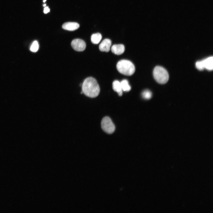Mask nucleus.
<instances>
[{"label":"nucleus","mask_w":213,"mask_h":213,"mask_svg":"<svg viewBox=\"0 0 213 213\" xmlns=\"http://www.w3.org/2000/svg\"><path fill=\"white\" fill-rule=\"evenodd\" d=\"M82 92L86 96L95 98L99 94L100 87L96 80L92 77L86 78L82 85Z\"/></svg>","instance_id":"nucleus-1"},{"label":"nucleus","mask_w":213,"mask_h":213,"mask_svg":"<svg viewBox=\"0 0 213 213\" xmlns=\"http://www.w3.org/2000/svg\"><path fill=\"white\" fill-rule=\"evenodd\" d=\"M116 67L120 73L127 76L132 75L135 71L134 64L127 60L123 59L119 61L117 64Z\"/></svg>","instance_id":"nucleus-2"},{"label":"nucleus","mask_w":213,"mask_h":213,"mask_svg":"<svg viewBox=\"0 0 213 213\" xmlns=\"http://www.w3.org/2000/svg\"><path fill=\"white\" fill-rule=\"evenodd\" d=\"M153 74L154 79L160 84L166 83L169 79L168 72L165 69L161 66H156L154 69Z\"/></svg>","instance_id":"nucleus-3"},{"label":"nucleus","mask_w":213,"mask_h":213,"mask_svg":"<svg viewBox=\"0 0 213 213\" xmlns=\"http://www.w3.org/2000/svg\"><path fill=\"white\" fill-rule=\"evenodd\" d=\"M101 126L102 129L109 134L113 133L115 130V126L111 119L109 117H104L101 121Z\"/></svg>","instance_id":"nucleus-4"},{"label":"nucleus","mask_w":213,"mask_h":213,"mask_svg":"<svg viewBox=\"0 0 213 213\" xmlns=\"http://www.w3.org/2000/svg\"><path fill=\"white\" fill-rule=\"evenodd\" d=\"M71 45L72 48L78 51H83L85 49L86 45L85 42L80 39H76L72 40Z\"/></svg>","instance_id":"nucleus-5"},{"label":"nucleus","mask_w":213,"mask_h":213,"mask_svg":"<svg viewBox=\"0 0 213 213\" xmlns=\"http://www.w3.org/2000/svg\"><path fill=\"white\" fill-rule=\"evenodd\" d=\"M111 41L109 39L104 40L99 45V49L102 51L109 52L111 45Z\"/></svg>","instance_id":"nucleus-6"},{"label":"nucleus","mask_w":213,"mask_h":213,"mask_svg":"<svg viewBox=\"0 0 213 213\" xmlns=\"http://www.w3.org/2000/svg\"><path fill=\"white\" fill-rule=\"evenodd\" d=\"M78 23L75 22H68L64 23L62 25V28L65 30L74 31L79 27Z\"/></svg>","instance_id":"nucleus-7"},{"label":"nucleus","mask_w":213,"mask_h":213,"mask_svg":"<svg viewBox=\"0 0 213 213\" xmlns=\"http://www.w3.org/2000/svg\"><path fill=\"white\" fill-rule=\"evenodd\" d=\"M111 51L114 54L119 55L123 54L125 50V46L123 44H115L111 48Z\"/></svg>","instance_id":"nucleus-8"},{"label":"nucleus","mask_w":213,"mask_h":213,"mask_svg":"<svg viewBox=\"0 0 213 213\" xmlns=\"http://www.w3.org/2000/svg\"><path fill=\"white\" fill-rule=\"evenodd\" d=\"M204 68L211 70L213 69V57H209L202 60Z\"/></svg>","instance_id":"nucleus-9"},{"label":"nucleus","mask_w":213,"mask_h":213,"mask_svg":"<svg viewBox=\"0 0 213 213\" xmlns=\"http://www.w3.org/2000/svg\"><path fill=\"white\" fill-rule=\"evenodd\" d=\"M112 88L114 91L121 96L122 94V90L120 82L117 80L114 81L112 83Z\"/></svg>","instance_id":"nucleus-10"},{"label":"nucleus","mask_w":213,"mask_h":213,"mask_svg":"<svg viewBox=\"0 0 213 213\" xmlns=\"http://www.w3.org/2000/svg\"><path fill=\"white\" fill-rule=\"evenodd\" d=\"M101 38V34L99 33H97L92 35L91 40L92 43L94 44H97L100 42Z\"/></svg>","instance_id":"nucleus-11"},{"label":"nucleus","mask_w":213,"mask_h":213,"mask_svg":"<svg viewBox=\"0 0 213 213\" xmlns=\"http://www.w3.org/2000/svg\"><path fill=\"white\" fill-rule=\"evenodd\" d=\"M123 91L128 92L131 89V87L129 84L128 80L124 79L120 82Z\"/></svg>","instance_id":"nucleus-12"},{"label":"nucleus","mask_w":213,"mask_h":213,"mask_svg":"<svg viewBox=\"0 0 213 213\" xmlns=\"http://www.w3.org/2000/svg\"><path fill=\"white\" fill-rule=\"evenodd\" d=\"M152 93L149 90H146L144 91L142 93V96L145 99H149L152 97Z\"/></svg>","instance_id":"nucleus-13"},{"label":"nucleus","mask_w":213,"mask_h":213,"mask_svg":"<svg viewBox=\"0 0 213 213\" xmlns=\"http://www.w3.org/2000/svg\"><path fill=\"white\" fill-rule=\"evenodd\" d=\"M39 48V44L37 41H34L32 44L30 48V50L33 52H36Z\"/></svg>","instance_id":"nucleus-14"},{"label":"nucleus","mask_w":213,"mask_h":213,"mask_svg":"<svg viewBox=\"0 0 213 213\" xmlns=\"http://www.w3.org/2000/svg\"><path fill=\"white\" fill-rule=\"evenodd\" d=\"M196 65L197 68L199 70H201L204 69L202 60L197 62Z\"/></svg>","instance_id":"nucleus-15"},{"label":"nucleus","mask_w":213,"mask_h":213,"mask_svg":"<svg viewBox=\"0 0 213 213\" xmlns=\"http://www.w3.org/2000/svg\"><path fill=\"white\" fill-rule=\"evenodd\" d=\"M50 11V9L48 7H45L44 9L43 12L45 14H46Z\"/></svg>","instance_id":"nucleus-16"},{"label":"nucleus","mask_w":213,"mask_h":213,"mask_svg":"<svg viewBox=\"0 0 213 213\" xmlns=\"http://www.w3.org/2000/svg\"><path fill=\"white\" fill-rule=\"evenodd\" d=\"M46 0H43V2H45Z\"/></svg>","instance_id":"nucleus-17"},{"label":"nucleus","mask_w":213,"mask_h":213,"mask_svg":"<svg viewBox=\"0 0 213 213\" xmlns=\"http://www.w3.org/2000/svg\"><path fill=\"white\" fill-rule=\"evenodd\" d=\"M46 6V4H43V7H45V6Z\"/></svg>","instance_id":"nucleus-18"}]
</instances>
